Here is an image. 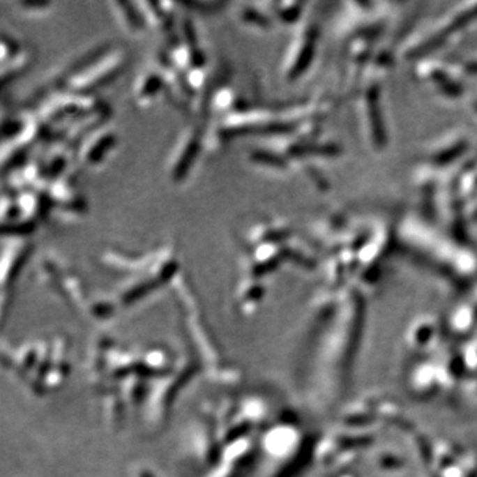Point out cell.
<instances>
[{
    "mask_svg": "<svg viewBox=\"0 0 477 477\" xmlns=\"http://www.w3.org/2000/svg\"><path fill=\"white\" fill-rule=\"evenodd\" d=\"M200 147V137L195 129L187 130L178 141L172 151V158L169 162V172L172 181L179 182L188 172L190 166L197 159Z\"/></svg>",
    "mask_w": 477,
    "mask_h": 477,
    "instance_id": "obj_2",
    "label": "cell"
},
{
    "mask_svg": "<svg viewBox=\"0 0 477 477\" xmlns=\"http://www.w3.org/2000/svg\"><path fill=\"white\" fill-rule=\"evenodd\" d=\"M114 142L116 137L109 132H97L93 137H86L82 149H80V160L86 166H94L103 162Z\"/></svg>",
    "mask_w": 477,
    "mask_h": 477,
    "instance_id": "obj_3",
    "label": "cell"
},
{
    "mask_svg": "<svg viewBox=\"0 0 477 477\" xmlns=\"http://www.w3.org/2000/svg\"><path fill=\"white\" fill-rule=\"evenodd\" d=\"M114 7L121 26H123L129 33H139L146 24L145 16L142 10H137L132 3L116 1L112 3Z\"/></svg>",
    "mask_w": 477,
    "mask_h": 477,
    "instance_id": "obj_5",
    "label": "cell"
},
{
    "mask_svg": "<svg viewBox=\"0 0 477 477\" xmlns=\"http://www.w3.org/2000/svg\"><path fill=\"white\" fill-rule=\"evenodd\" d=\"M163 84L165 77L162 72L158 73L156 70H146L135 82L134 97L137 103L141 105L150 104L157 97L159 91L163 88Z\"/></svg>",
    "mask_w": 477,
    "mask_h": 477,
    "instance_id": "obj_4",
    "label": "cell"
},
{
    "mask_svg": "<svg viewBox=\"0 0 477 477\" xmlns=\"http://www.w3.org/2000/svg\"><path fill=\"white\" fill-rule=\"evenodd\" d=\"M125 57L117 52L110 54L101 61H97L96 66L82 69L85 73L84 77H75L69 81V86L75 92H91L94 88L103 86L107 81L113 79L123 66Z\"/></svg>",
    "mask_w": 477,
    "mask_h": 477,
    "instance_id": "obj_1",
    "label": "cell"
}]
</instances>
